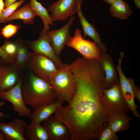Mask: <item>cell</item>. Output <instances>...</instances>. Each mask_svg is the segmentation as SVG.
Segmentation results:
<instances>
[{"label":"cell","instance_id":"26","mask_svg":"<svg viewBox=\"0 0 140 140\" xmlns=\"http://www.w3.org/2000/svg\"><path fill=\"white\" fill-rule=\"evenodd\" d=\"M19 27L18 26L10 24L5 26L1 30V34L4 37L9 38L16 34Z\"/></svg>","mask_w":140,"mask_h":140},{"label":"cell","instance_id":"1","mask_svg":"<svg viewBox=\"0 0 140 140\" xmlns=\"http://www.w3.org/2000/svg\"><path fill=\"white\" fill-rule=\"evenodd\" d=\"M76 88L66 107L61 106L54 116L69 129L72 140L97 139L110 117L102 105L105 74L99 62L82 60L70 65Z\"/></svg>","mask_w":140,"mask_h":140},{"label":"cell","instance_id":"16","mask_svg":"<svg viewBox=\"0 0 140 140\" xmlns=\"http://www.w3.org/2000/svg\"><path fill=\"white\" fill-rule=\"evenodd\" d=\"M64 102L57 99L53 103L43 105L34 109L29 117L31 119L30 124H40L53 114H54Z\"/></svg>","mask_w":140,"mask_h":140},{"label":"cell","instance_id":"27","mask_svg":"<svg viewBox=\"0 0 140 140\" xmlns=\"http://www.w3.org/2000/svg\"><path fill=\"white\" fill-rule=\"evenodd\" d=\"M2 50L7 54L16 58L17 51L16 44L6 40L1 47Z\"/></svg>","mask_w":140,"mask_h":140},{"label":"cell","instance_id":"36","mask_svg":"<svg viewBox=\"0 0 140 140\" xmlns=\"http://www.w3.org/2000/svg\"><path fill=\"white\" fill-rule=\"evenodd\" d=\"M2 61H3L2 58L0 57V63Z\"/></svg>","mask_w":140,"mask_h":140},{"label":"cell","instance_id":"32","mask_svg":"<svg viewBox=\"0 0 140 140\" xmlns=\"http://www.w3.org/2000/svg\"><path fill=\"white\" fill-rule=\"evenodd\" d=\"M134 1L135 6L137 8L140 9V0H133Z\"/></svg>","mask_w":140,"mask_h":140},{"label":"cell","instance_id":"34","mask_svg":"<svg viewBox=\"0 0 140 140\" xmlns=\"http://www.w3.org/2000/svg\"><path fill=\"white\" fill-rule=\"evenodd\" d=\"M106 3L111 4L116 0H103Z\"/></svg>","mask_w":140,"mask_h":140},{"label":"cell","instance_id":"23","mask_svg":"<svg viewBox=\"0 0 140 140\" xmlns=\"http://www.w3.org/2000/svg\"><path fill=\"white\" fill-rule=\"evenodd\" d=\"M29 4L36 14L42 20L44 24V29L50 30V26L54 25L48 11L37 0H30Z\"/></svg>","mask_w":140,"mask_h":140},{"label":"cell","instance_id":"12","mask_svg":"<svg viewBox=\"0 0 140 140\" xmlns=\"http://www.w3.org/2000/svg\"><path fill=\"white\" fill-rule=\"evenodd\" d=\"M27 124L19 118L6 123L0 122V130L5 140H26L25 137Z\"/></svg>","mask_w":140,"mask_h":140},{"label":"cell","instance_id":"10","mask_svg":"<svg viewBox=\"0 0 140 140\" xmlns=\"http://www.w3.org/2000/svg\"><path fill=\"white\" fill-rule=\"evenodd\" d=\"M22 76L16 85L6 92H0V98L10 102L13 105V110L19 116L29 117L32 111L27 107L24 102L21 90Z\"/></svg>","mask_w":140,"mask_h":140},{"label":"cell","instance_id":"30","mask_svg":"<svg viewBox=\"0 0 140 140\" xmlns=\"http://www.w3.org/2000/svg\"><path fill=\"white\" fill-rule=\"evenodd\" d=\"M5 104L4 102L3 101L0 102V107L4 106ZM11 117V116L10 115L5 114L0 111V118L3 120V117Z\"/></svg>","mask_w":140,"mask_h":140},{"label":"cell","instance_id":"4","mask_svg":"<svg viewBox=\"0 0 140 140\" xmlns=\"http://www.w3.org/2000/svg\"><path fill=\"white\" fill-rule=\"evenodd\" d=\"M124 53L123 52L120 53L118 59V64L116 69L117 72L120 91L123 98L129 110L137 118H140V115L137 111L138 106L135 102L134 89L135 84L134 80L127 78L123 73L121 67L122 59Z\"/></svg>","mask_w":140,"mask_h":140},{"label":"cell","instance_id":"22","mask_svg":"<svg viewBox=\"0 0 140 140\" xmlns=\"http://www.w3.org/2000/svg\"><path fill=\"white\" fill-rule=\"evenodd\" d=\"M25 136L28 140H50L46 129L40 124H29L26 128Z\"/></svg>","mask_w":140,"mask_h":140},{"label":"cell","instance_id":"31","mask_svg":"<svg viewBox=\"0 0 140 140\" xmlns=\"http://www.w3.org/2000/svg\"><path fill=\"white\" fill-rule=\"evenodd\" d=\"M17 0H5L4 3V8H6L16 2Z\"/></svg>","mask_w":140,"mask_h":140},{"label":"cell","instance_id":"18","mask_svg":"<svg viewBox=\"0 0 140 140\" xmlns=\"http://www.w3.org/2000/svg\"><path fill=\"white\" fill-rule=\"evenodd\" d=\"M133 118L125 113H115L110 116L107 122L108 126L115 133L121 132L129 129L130 122Z\"/></svg>","mask_w":140,"mask_h":140},{"label":"cell","instance_id":"6","mask_svg":"<svg viewBox=\"0 0 140 140\" xmlns=\"http://www.w3.org/2000/svg\"><path fill=\"white\" fill-rule=\"evenodd\" d=\"M67 45L75 50L86 59L91 61L100 59L101 50L100 47L94 41L84 38L79 29L75 31Z\"/></svg>","mask_w":140,"mask_h":140},{"label":"cell","instance_id":"21","mask_svg":"<svg viewBox=\"0 0 140 140\" xmlns=\"http://www.w3.org/2000/svg\"><path fill=\"white\" fill-rule=\"evenodd\" d=\"M36 16L29 3H27L24 6L15 11L8 18L7 22L20 19L22 20L25 25H32L34 23V19Z\"/></svg>","mask_w":140,"mask_h":140},{"label":"cell","instance_id":"33","mask_svg":"<svg viewBox=\"0 0 140 140\" xmlns=\"http://www.w3.org/2000/svg\"><path fill=\"white\" fill-rule=\"evenodd\" d=\"M3 0H0V13L3 11L4 8V4Z\"/></svg>","mask_w":140,"mask_h":140},{"label":"cell","instance_id":"2","mask_svg":"<svg viewBox=\"0 0 140 140\" xmlns=\"http://www.w3.org/2000/svg\"><path fill=\"white\" fill-rule=\"evenodd\" d=\"M21 90L25 104L34 109L52 103L57 99L51 84L30 71L27 77H22Z\"/></svg>","mask_w":140,"mask_h":140},{"label":"cell","instance_id":"7","mask_svg":"<svg viewBox=\"0 0 140 140\" xmlns=\"http://www.w3.org/2000/svg\"><path fill=\"white\" fill-rule=\"evenodd\" d=\"M101 102L110 116L117 112L127 114L129 110L122 95L119 83L104 90Z\"/></svg>","mask_w":140,"mask_h":140},{"label":"cell","instance_id":"37","mask_svg":"<svg viewBox=\"0 0 140 140\" xmlns=\"http://www.w3.org/2000/svg\"></svg>","mask_w":140,"mask_h":140},{"label":"cell","instance_id":"35","mask_svg":"<svg viewBox=\"0 0 140 140\" xmlns=\"http://www.w3.org/2000/svg\"><path fill=\"white\" fill-rule=\"evenodd\" d=\"M0 140H4V136L1 132H0Z\"/></svg>","mask_w":140,"mask_h":140},{"label":"cell","instance_id":"3","mask_svg":"<svg viewBox=\"0 0 140 140\" xmlns=\"http://www.w3.org/2000/svg\"><path fill=\"white\" fill-rule=\"evenodd\" d=\"M49 83L56 93L57 99L68 103L70 102L75 92L76 83L69 65L63 64Z\"/></svg>","mask_w":140,"mask_h":140},{"label":"cell","instance_id":"15","mask_svg":"<svg viewBox=\"0 0 140 140\" xmlns=\"http://www.w3.org/2000/svg\"><path fill=\"white\" fill-rule=\"evenodd\" d=\"M99 61L105 74V89L119 83L117 72L112 58L107 51H101Z\"/></svg>","mask_w":140,"mask_h":140},{"label":"cell","instance_id":"17","mask_svg":"<svg viewBox=\"0 0 140 140\" xmlns=\"http://www.w3.org/2000/svg\"><path fill=\"white\" fill-rule=\"evenodd\" d=\"M83 30V37L85 38L88 36L91 38L100 48L101 51H107V49L102 42L100 34L94 26L86 19L82 11L81 8L77 11V14Z\"/></svg>","mask_w":140,"mask_h":140},{"label":"cell","instance_id":"9","mask_svg":"<svg viewBox=\"0 0 140 140\" xmlns=\"http://www.w3.org/2000/svg\"><path fill=\"white\" fill-rule=\"evenodd\" d=\"M48 31L43 29L40 34L39 39L28 41L27 46L33 52L45 55L50 59L59 69L63 64L56 54L52 46Z\"/></svg>","mask_w":140,"mask_h":140},{"label":"cell","instance_id":"24","mask_svg":"<svg viewBox=\"0 0 140 140\" xmlns=\"http://www.w3.org/2000/svg\"><path fill=\"white\" fill-rule=\"evenodd\" d=\"M25 0H20L5 8L0 13V23L7 22L8 18L23 4Z\"/></svg>","mask_w":140,"mask_h":140},{"label":"cell","instance_id":"25","mask_svg":"<svg viewBox=\"0 0 140 140\" xmlns=\"http://www.w3.org/2000/svg\"><path fill=\"white\" fill-rule=\"evenodd\" d=\"M118 136L108 126L105 127L99 133L98 140H118Z\"/></svg>","mask_w":140,"mask_h":140},{"label":"cell","instance_id":"29","mask_svg":"<svg viewBox=\"0 0 140 140\" xmlns=\"http://www.w3.org/2000/svg\"><path fill=\"white\" fill-rule=\"evenodd\" d=\"M134 94L135 98L140 101V90L138 87L135 85L134 89Z\"/></svg>","mask_w":140,"mask_h":140},{"label":"cell","instance_id":"19","mask_svg":"<svg viewBox=\"0 0 140 140\" xmlns=\"http://www.w3.org/2000/svg\"><path fill=\"white\" fill-rule=\"evenodd\" d=\"M15 43L17 46V51L14 64L18 68L22 71L26 67L33 52L29 51L24 41L20 38L16 40Z\"/></svg>","mask_w":140,"mask_h":140},{"label":"cell","instance_id":"5","mask_svg":"<svg viewBox=\"0 0 140 140\" xmlns=\"http://www.w3.org/2000/svg\"><path fill=\"white\" fill-rule=\"evenodd\" d=\"M26 67L34 75L49 83L58 69L50 59L33 52Z\"/></svg>","mask_w":140,"mask_h":140},{"label":"cell","instance_id":"8","mask_svg":"<svg viewBox=\"0 0 140 140\" xmlns=\"http://www.w3.org/2000/svg\"><path fill=\"white\" fill-rule=\"evenodd\" d=\"M83 0H58L52 4L48 10L51 12L52 22L65 21L74 16L81 8Z\"/></svg>","mask_w":140,"mask_h":140},{"label":"cell","instance_id":"20","mask_svg":"<svg viewBox=\"0 0 140 140\" xmlns=\"http://www.w3.org/2000/svg\"><path fill=\"white\" fill-rule=\"evenodd\" d=\"M110 5V12L116 18L121 20H125L132 13L129 5L124 0H116Z\"/></svg>","mask_w":140,"mask_h":140},{"label":"cell","instance_id":"28","mask_svg":"<svg viewBox=\"0 0 140 140\" xmlns=\"http://www.w3.org/2000/svg\"><path fill=\"white\" fill-rule=\"evenodd\" d=\"M0 57L5 64H14L15 58L10 56L4 52L0 47Z\"/></svg>","mask_w":140,"mask_h":140},{"label":"cell","instance_id":"11","mask_svg":"<svg viewBox=\"0 0 140 140\" xmlns=\"http://www.w3.org/2000/svg\"><path fill=\"white\" fill-rule=\"evenodd\" d=\"M75 19L74 16L71 17L67 23L61 28L48 31L51 45L59 58L61 52L72 37L70 33V27Z\"/></svg>","mask_w":140,"mask_h":140},{"label":"cell","instance_id":"13","mask_svg":"<svg viewBox=\"0 0 140 140\" xmlns=\"http://www.w3.org/2000/svg\"><path fill=\"white\" fill-rule=\"evenodd\" d=\"M22 71L13 64L0 65V92H6L15 86L20 81Z\"/></svg>","mask_w":140,"mask_h":140},{"label":"cell","instance_id":"14","mask_svg":"<svg viewBox=\"0 0 140 140\" xmlns=\"http://www.w3.org/2000/svg\"><path fill=\"white\" fill-rule=\"evenodd\" d=\"M43 124L48 132L50 140H71L68 128L54 115H52L44 121Z\"/></svg>","mask_w":140,"mask_h":140}]
</instances>
